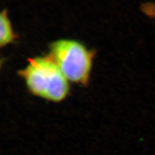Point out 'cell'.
<instances>
[{"instance_id": "cell-1", "label": "cell", "mask_w": 155, "mask_h": 155, "mask_svg": "<svg viewBox=\"0 0 155 155\" xmlns=\"http://www.w3.org/2000/svg\"><path fill=\"white\" fill-rule=\"evenodd\" d=\"M18 74L29 92L41 98L60 102L70 93L69 81L49 56L29 59L27 66Z\"/></svg>"}, {"instance_id": "cell-2", "label": "cell", "mask_w": 155, "mask_h": 155, "mask_svg": "<svg viewBox=\"0 0 155 155\" xmlns=\"http://www.w3.org/2000/svg\"><path fill=\"white\" fill-rule=\"evenodd\" d=\"M49 56L69 81L88 85L95 52L79 41L69 39L56 41L50 45Z\"/></svg>"}, {"instance_id": "cell-3", "label": "cell", "mask_w": 155, "mask_h": 155, "mask_svg": "<svg viewBox=\"0 0 155 155\" xmlns=\"http://www.w3.org/2000/svg\"><path fill=\"white\" fill-rule=\"evenodd\" d=\"M16 38L6 10L0 12V48L6 46Z\"/></svg>"}, {"instance_id": "cell-4", "label": "cell", "mask_w": 155, "mask_h": 155, "mask_svg": "<svg viewBox=\"0 0 155 155\" xmlns=\"http://www.w3.org/2000/svg\"><path fill=\"white\" fill-rule=\"evenodd\" d=\"M142 11L147 16L155 18V4L148 3L145 4L142 7Z\"/></svg>"}, {"instance_id": "cell-5", "label": "cell", "mask_w": 155, "mask_h": 155, "mask_svg": "<svg viewBox=\"0 0 155 155\" xmlns=\"http://www.w3.org/2000/svg\"><path fill=\"white\" fill-rule=\"evenodd\" d=\"M3 60L1 59V58H0V69H2V65H3Z\"/></svg>"}]
</instances>
